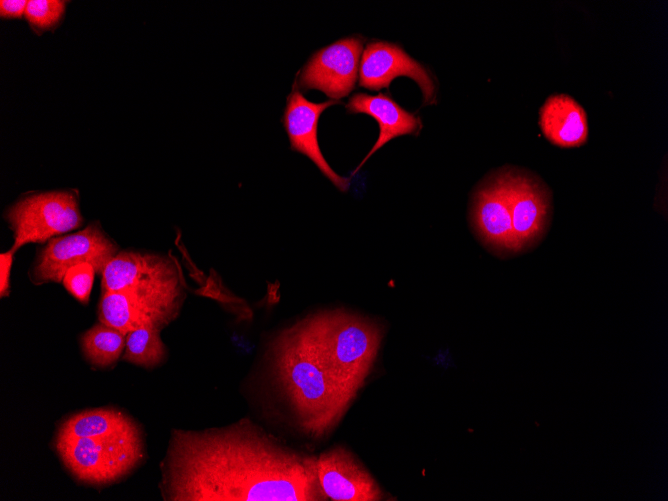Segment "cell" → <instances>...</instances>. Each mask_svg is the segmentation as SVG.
<instances>
[{"label":"cell","instance_id":"obj_22","mask_svg":"<svg viewBox=\"0 0 668 501\" xmlns=\"http://www.w3.org/2000/svg\"><path fill=\"white\" fill-rule=\"evenodd\" d=\"M28 1L24 0H1L0 1V16L4 19L21 18L25 15Z\"/></svg>","mask_w":668,"mask_h":501},{"label":"cell","instance_id":"obj_9","mask_svg":"<svg viewBox=\"0 0 668 501\" xmlns=\"http://www.w3.org/2000/svg\"><path fill=\"white\" fill-rule=\"evenodd\" d=\"M363 39H340L312 55L301 70L298 83L304 90L318 89L331 99L347 96L354 88Z\"/></svg>","mask_w":668,"mask_h":501},{"label":"cell","instance_id":"obj_15","mask_svg":"<svg viewBox=\"0 0 668 501\" xmlns=\"http://www.w3.org/2000/svg\"><path fill=\"white\" fill-rule=\"evenodd\" d=\"M346 109L350 114L364 113L373 117L377 121L380 131L376 143L353 174L388 141L401 135L417 134L422 128L419 117L407 112L390 96L383 93L375 96L366 93H355L350 97Z\"/></svg>","mask_w":668,"mask_h":501},{"label":"cell","instance_id":"obj_23","mask_svg":"<svg viewBox=\"0 0 668 501\" xmlns=\"http://www.w3.org/2000/svg\"><path fill=\"white\" fill-rule=\"evenodd\" d=\"M14 251L11 249L7 252L1 253L0 263H1V285L0 292L1 297L8 295L9 293V277L10 270L13 262Z\"/></svg>","mask_w":668,"mask_h":501},{"label":"cell","instance_id":"obj_1","mask_svg":"<svg viewBox=\"0 0 668 501\" xmlns=\"http://www.w3.org/2000/svg\"><path fill=\"white\" fill-rule=\"evenodd\" d=\"M160 490L171 501H324L317 456L244 417L199 431L173 429Z\"/></svg>","mask_w":668,"mask_h":501},{"label":"cell","instance_id":"obj_6","mask_svg":"<svg viewBox=\"0 0 668 501\" xmlns=\"http://www.w3.org/2000/svg\"><path fill=\"white\" fill-rule=\"evenodd\" d=\"M120 252L117 243L92 222L76 233L51 238L37 254L29 271L37 285L62 282L66 272L81 263L91 264L102 276L108 263Z\"/></svg>","mask_w":668,"mask_h":501},{"label":"cell","instance_id":"obj_13","mask_svg":"<svg viewBox=\"0 0 668 501\" xmlns=\"http://www.w3.org/2000/svg\"><path fill=\"white\" fill-rule=\"evenodd\" d=\"M398 76L410 77L419 85L424 104L435 102V84L423 65L396 44L369 43L363 51L359 64V85L378 91L387 88Z\"/></svg>","mask_w":668,"mask_h":501},{"label":"cell","instance_id":"obj_18","mask_svg":"<svg viewBox=\"0 0 668 501\" xmlns=\"http://www.w3.org/2000/svg\"><path fill=\"white\" fill-rule=\"evenodd\" d=\"M81 346L89 363L108 367L122 354L126 346V334L99 321L82 335Z\"/></svg>","mask_w":668,"mask_h":501},{"label":"cell","instance_id":"obj_14","mask_svg":"<svg viewBox=\"0 0 668 501\" xmlns=\"http://www.w3.org/2000/svg\"><path fill=\"white\" fill-rule=\"evenodd\" d=\"M338 103L340 101L334 99L323 103L310 102L294 87L287 99L283 123L291 148L306 155L340 191H346L350 178L338 175L329 166L323 157L317 139V126L321 113Z\"/></svg>","mask_w":668,"mask_h":501},{"label":"cell","instance_id":"obj_10","mask_svg":"<svg viewBox=\"0 0 668 501\" xmlns=\"http://www.w3.org/2000/svg\"><path fill=\"white\" fill-rule=\"evenodd\" d=\"M180 287L182 280L174 260L131 250L120 251L106 266L101 280L102 293Z\"/></svg>","mask_w":668,"mask_h":501},{"label":"cell","instance_id":"obj_19","mask_svg":"<svg viewBox=\"0 0 668 501\" xmlns=\"http://www.w3.org/2000/svg\"><path fill=\"white\" fill-rule=\"evenodd\" d=\"M160 330L138 328L126 334L123 360L147 369L157 367L167 359V348Z\"/></svg>","mask_w":668,"mask_h":501},{"label":"cell","instance_id":"obj_3","mask_svg":"<svg viewBox=\"0 0 668 501\" xmlns=\"http://www.w3.org/2000/svg\"><path fill=\"white\" fill-rule=\"evenodd\" d=\"M304 322L322 363L351 403L373 366L381 328L342 310L318 313Z\"/></svg>","mask_w":668,"mask_h":501},{"label":"cell","instance_id":"obj_8","mask_svg":"<svg viewBox=\"0 0 668 501\" xmlns=\"http://www.w3.org/2000/svg\"><path fill=\"white\" fill-rule=\"evenodd\" d=\"M516 254L535 248L552 221L553 196L536 173L523 168L505 169Z\"/></svg>","mask_w":668,"mask_h":501},{"label":"cell","instance_id":"obj_21","mask_svg":"<svg viewBox=\"0 0 668 501\" xmlns=\"http://www.w3.org/2000/svg\"><path fill=\"white\" fill-rule=\"evenodd\" d=\"M95 273L91 264L81 263L66 272L62 283L72 296L86 304L89 301Z\"/></svg>","mask_w":668,"mask_h":501},{"label":"cell","instance_id":"obj_2","mask_svg":"<svg viewBox=\"0 0 668 501\" xmlns=\"http://www.w3.org/2000/svg\"><path fill=\"white\" fill-rule=\"evenodd\" d=\"M261 380L274 422L288 419L309 438L327 436L351 404L322 363L304 320L274 339Z\"/></svg>","mask_w":668,"mask_h":501},{"label":"cell","instance_id":"obj_4","mask_svg":"<svg viewBox=\"0 0 668 501\" xmlns=\"http://www.w3.org/2000/svg\"><path fill=\"white\" fill-rule=\"evenodd\" d=\"M56 451L79 482L104 486L131 473L144 458V436L138 424L89 437L56 436Z\"/></svg>","mask_w":668,"mask_h":501},{"label":"cell","instance_id":"obj_5","mask_svg":"<svg viewBox=\"0 0 668 501\" xmlns=\"http://www.w3.org/2000/svg\"><path fill=\"white\" fill-rule=\"evenodd\" d=\"M13 232L16 252L28 243L48 242L55 235L74 230L83 224L76 190H55L24 194L5 212Z\"/></svg>","mask_w":668,"mask_h":501},{"label":"cell","instance_id":"obj_17","mask_svg":"<svg viewBox=\"0 0 668 501\" xmlns=\"http://www.w3.org/2000/svg\"><path fill=\"white\" fill-rule=\"evenodd\" d=\"M137 424L123 412L112 408H98L70 416L60 426L57 436L89 437L114 433Z\"/></svg>","mask_w":668,"mask_h":501},{"label":"cell","instance_id":"obj_7","mask_svg":"<svg viewBox=\"0 0 668 501\" xmlns=\"http://www.w3.org/2000/svg\"><path fill=\"white\" fill-rule=\"evenodd\" d=\"M184 290L129 289L101 294L99 321L124 334L138 328L162 330L180 313Z\"/></svg>","mask_w":668,"mask_h":501},{"label":"cell","instance_id":"obj_11","mask_svg":"<svg viewBox=\"0 0 668 501\" xmlns=\"http://www.w3.org/2000/svg\"><path fill=\"white\" fill-rule=\"evenodd\" d=\"M318 478L333 501H379L383 491L352 451L335 445L317 456Z\"/></svg>","mask_w":668,"mask_h":501},{"label":"cell","instance_id":"obj_16","mask_svg":"<svg viewBox=\"0 0 668 501\" xmlns=\"http://www.w3.org/2000/svg\"><path fill=\"white\" fill-rule=\"evenodd\" d=\"M539 126L552 144L561 148L583 145L588 138L584 108L567 94L549 96L539 110Z\"/></svg>","mask_w":668,"mask_h":501},{"label":"cell","instance_id":"obj_12","mask_svg":"<svg viewBox=\"0 0 668 501\" xmlns=\"http://www.w3.org/2000/svg\"><path fill=\"white\" fill-rule=\"evenodd\" d=\"M471 211L475 232L485 246L499 255L516 254L505 169L479 186Z\"/></svg>","mask_w":668,"mask_h":501},{"label":"cell","instance_id":"obj_20","mask_svg":"<svg viewBox=\"0 0 668 501\" xmlns=\"http://www.w3.org/2000/svg\"><path fill=\"white\" fill-rule=\"evenodd\" d=\"M66 4V1L58 0L28 1L25 18L33 31L42 34L55 29L61 23Z\"/></svg>","mask_w":668,"mask_h":501}]
</instances>
